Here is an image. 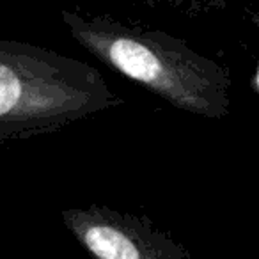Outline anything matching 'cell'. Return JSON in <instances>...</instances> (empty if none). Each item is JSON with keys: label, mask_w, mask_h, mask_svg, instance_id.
<instances>
[{"label": "cell", "mask_w": 259, "mask_h": 259, "mask_svg": "<svg viewBox=\"0 0 259 259\" xmlns=\"http://www.w3.org/2000/svg\"><path fill=\"white\" fill-rule=\"evenodd\" d=\"M61 219L94 259H192L181 241L158 229L148 217L91 204L62 209Z\"/></svg>", "instance_id": "3957f363"}, {"label": "cell", "mask_w": 259, "mask_h": 259, "mask_svg": "<svg viewBox=\"0 0 259 259\" xmlns=\"http://www.w3.org/2000/svg\"><path fill=\"white\" fill-rule=\"evenodd\" d=\"M121 105L124 100L93 66L0 39V146L55 134Z\"/></svg>", "instance_id": "7a4b0ae2"}, {"label": "cell", "mask_w": 259, "mask_h": 259, "mask_svg": "<svg viewBox=\"0 0 259 259\" xmlns=\"http://www.w3.org/2000/svg\"><path fill=\"white\" fill-rule=\"evenodd\" d=\"M73 39L101 64L134 80L170 107L206 119L231 112L229 71L163 30L126 25L112 16L62 11Z\"/></svg>", "instance_id": "6da1fadb"}, {"label": "cell", "mask_w": 259, "mask_h": 259, "mask_svg": "<svg viewBox=\"0 0 259 259\" xmlns=\"http://www.w3.org/2000/svg\"><path fill=\"white\" fill-rule=\"evenodd\" d=\"M250 20H252V23L259 29V13H252ZM255 89H257V93H259V71H257V75H255Z\"/></svg>", "instance_id": "5b68a950"}, {"label": "cell", "mask_w": 259, "mask_h": 259, "mask_svg": "<svg viewBox=\"0 0 259 259\" xmlns=\"http://www.w3.org/2000/svg\"><path fill=\"white\" fill-rule=\"evenodd\" d=\"M158 2H163V4L169 6H188V4H197V2H202V0H158Z\"/></svg>", "instance_id": "277c9868"}, {"label": "cell", "mask_w": 259, "mask_h": 259, "mask_svg": "<svg viewBox=\"0 0 259 259\" xmlns=\"http://www.w3.org/2000/svg\"><path fill=\"white\" fill-rule=\"evenodd\" d=\"M47 259H50V257H47Z\"/></svg>", "instance_id": "8992f818"}]
</instances>
